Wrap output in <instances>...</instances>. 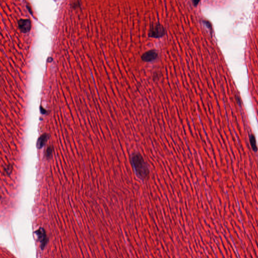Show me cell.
I'll return each mask as SVG.
<instances>
[{
  "label": "cell",
  "instance_id": "7a4b0ae2",
  "mask_svg": "<svg viewBox=\"0 0 258 258\" xmlns=\"http://www.w3.org/2000/svg\"><path fill=\"white\" fill-rule=\"evenodd\" d=\"M30 22L28 20H22L19 22V26L22 31H27L30 28Z\"/></svg>",
  "mask_w": 258,
  "mask_h": 258
},
{
  "label": "cell",
  "instance_id": "6da1fadb",
  "mask_svg": "<svg viewBox=\"0 0 258 258\" xmlns=\"http://www.w3.org/2000/svg\"><path fill=\"white\" fill-rule=\"evenodd\" d=\"M132 160L135 171L141 178H147L149 175V170L147 163L142 155L139 153L134 154L132 157Z\"/></svg>",
  "mask_w": 258,
  "mask_h": 258
}]
</instances>
